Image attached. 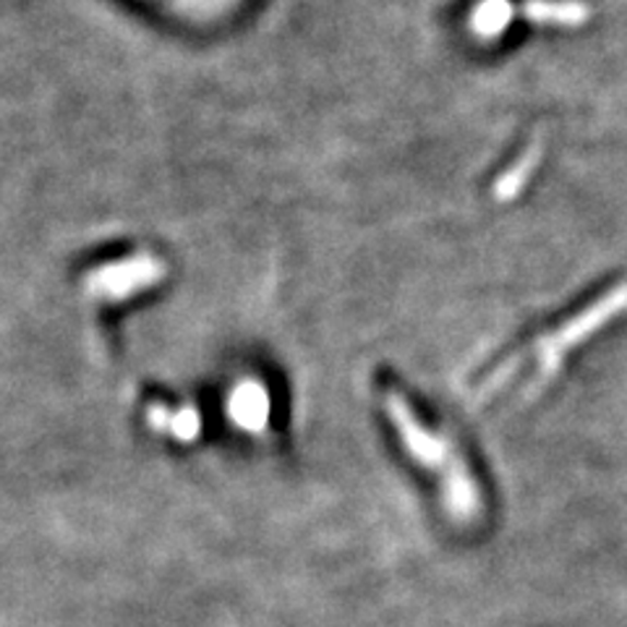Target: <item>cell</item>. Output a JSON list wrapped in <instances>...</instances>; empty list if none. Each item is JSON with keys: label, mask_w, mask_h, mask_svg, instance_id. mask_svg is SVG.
Segmentation results:
<instances>
[{"label": "cell", "mask_w": 627, "mask_h": 627, "mask_svg": "<svg viewBox=\"0 0 627 627\" xmlns=\"http://www.w3.org/2000/svg\"><path fill=\"white\" fill-rule=\"evenodd\" d=\"M382 409L387 422L395 429L400 445L409 452V458L437 478L447 512L456 520H463V523H471V520L482 516V489H478V482L476 476H473L471 465L460 456V450L452 445V439L445 437L442 431L431 429V426L413 411L411 400L400 390L385 392Z\"/></svg>", "instance_id": "cell-1"}, {"label": "cell", "mask_w": 627, "mask_h": 627, "mask_svg": "<svg viewBox=\"0 0 627 627\" xmlns=\"http://www.w3.org/2000/svg\"><path fill=\"white\" fill-rule=\"evenodd\" d=\"M623 311H627V283H617L615 288L602 293L596 301H591L585 309H580L576 317L567 319L557 330L536 338V343H533L529 351L512 353V358H516L518 364H525L529 358L536 364L529 390L539 392L542 387L549 385L552 379L557 377V371L563 369L565 353L572 351L580 343H585L593 332L602 330V327L610 324L612 319H617Z\"/></svg>", "instance_id": "cell-2"}, {"label": "cell", "mask_w": 627, "mask_h": 627, "mask_svg": "<svg viewBox=\"0 0 627 627\" xmlns=\"http://www.w3.org/2000/svg\"><path fill=\"white\" fill-rule=\"evenodd\" d=\"M270 392L259 382H241L228 398V416L244 431H264L270 422Z\"/></svg>", "instance_id": "cell-3"}, {"label": "cell", "mask_w": 627, "mask_h": 627, "mask_svg": "<svg viewBox=\"0 0 627 627\" xmlns=\"http://www.w3.org/2000/svg\"><path fill=\"white\" fill-rule=\"evenodd\" d=\"M523 13L533 24L580 26L589 22L591 9L580 0H529L523 5Z\"/></svg>", "instance_id": "cell-4"}, {"label": "cell", "mask_w": 627, "mask_h": 627, "mask_svg": "<svg viewBox=\"0 0 627 627\" xmlns=\"http://www.w3.org/2000/svg\"><path fill=\"white\" fill-rule=\"evenodd\" d=\"M544 157V144L542 139H533V142L525 146L523 155H520L516 163L507 168L502 176L495 181V199L497 202H510V199H516L520 191H523V186L529 184V178L533 176V170L539 168V163H542Z\"/></svg>", "instance_id": "cell-5"}, {"label": "cell", "mask_w": 627, "mask_h": 627, "mask_svg": "<svg viewBox=\"0 0 627 627\" xmlns=\"http://www.w3.org/2000/svg\"><path fill=\"white\" fill-rule=\"evenodd\" d=\"M146 418H150V424L155 426V429L176 437L178 442H193L199 431H202L199 413L193 409L170 411V409H165V405H152L150 413H146Z\"/></svg>", "instance_id": "cell-6"}, {"label": "cell", "mask_w": 627, "mask_h": 627, "mask_svg": "<svg viewBox=\"0 0 627 627\" xmlns=\"http://www.w3.org/2000/svg\"><path fill=\"white\" fill-rule=\"evenodd\" d=\"M512 16H516V9L510 0H482L471 13V29L478 37L495 39L510 26Z\"/></svg>", "instance_id": "cell-7"}]
</instances>
